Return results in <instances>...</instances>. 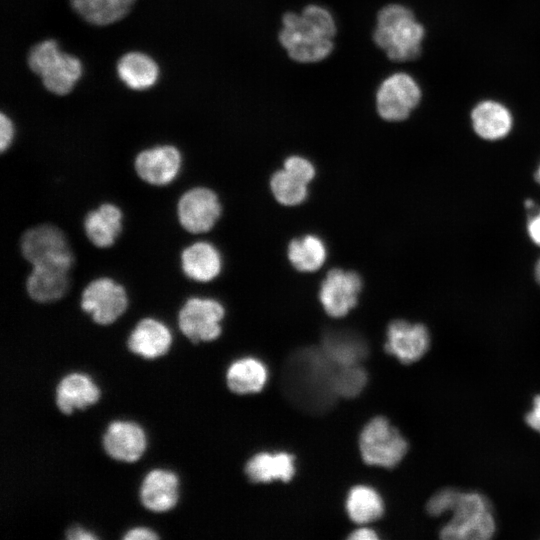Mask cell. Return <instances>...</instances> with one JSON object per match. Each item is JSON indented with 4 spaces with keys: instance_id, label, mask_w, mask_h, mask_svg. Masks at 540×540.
Masks as SVG:
<instances>
[{
    "instance_id": "obj_23",
    "label": "cell",
    "mask_w": 540,
    "mask_h": 540,
    "mask_svg": "<svg viewBox=\"0 0 540 540\" xmlns=\"http://www.w3.org/2000/svg\"><path fill=\"white\" fill-rule=\"evenodd\" d=\"M117 73L123 83L133 90L152 87L159 77L157 63L142 52H128L117 63Z\"/></svg>"
},
{
    "instance_id": "obj_24",
    "label": "cell",
    "mask_w": 540,
    "mask_h": 540,
    "mask_svg": "<svg viewBox=\"0 0 540 540\" xmlns=\"http://www.w3.org/2000/svg\"><path fill=\"white\" fill-rule=\"evenodd\" d=\"M252 482L289 481L295 472L294 457L287 453H259L251 458L245 468Z\"/></svg>"
},
{
    "instance_id": "obj_31",
    "label": "cell",
    "mask_w": 540,
    "mask_h": 540,
    "mask_svg": "<svg viewBox=\"0 0 540 540\" xmlns=\"http://www.w3.org/2000/svg\"><path fill=\"white\" fill-rule=\"evenodd\" d=\"M367 375L359 365L338 366L335 374V391L338 397H355L365 387Z\"/></svg>"
},
{
    "instance_id": "obj_11",
    "label": "cell",
    "mask_w": 540,
    "mask_h": 540,
    "mask_svg": "<svg viewBox=\"0 0 540 540\" xmlns=\"http://www.w3.org/2000/svg\"><path fill=\"white\" fill-rule=\"evenodd\" d=\"M421 100V89L409 74L397 72L386 77L376 92V108L379 116L390 122L409 117Z\"/></svg>"
},
{
    "instance_id": "obj_20",
    "label": "cell",
    "mask_w": 540,
    "mask_h": 540,
    "mask_svg": "<svg viewBox=\"0 0 540 540\" xmlns=\"http://www.w3.org/2000/svg\"><path fill=\"white\" fill-rule=\"evenodd\" d=\"M100 391L91 378L73 372L64 376L56 387V405L66 415L75 409H84L98 401Z\"/></svg>"
},
{
    "instance_id": "obj_15",
    "label": "cell",
    "mask_w": 540,
    "mask_h": 540,
    "mask_svg": "<svg viewBox=\"0 0 540 540\" xmlns=\"http://www.w3.org/2000/svg\"><path fill=\"white\" fill-rule=\"evenodd\" d=\"M430 346L427 328L419 323L403 320L391 322L387 329L385 350L403 364L421 359Z\"/></svg>"
},
{
    "instance_id": "obj_40",
    "label": "cell",
    "mask_w": 540,
    "mask_h": 540,
    "mask_svg": "<svg viewBox=\"0 0 540 540\" xmlns=\"http://www.w3.org/2000/svg\"><path fill=\"white\" fill-rule=\"evenodd\" d=\"M377 538L375 532L367 528L359 529L350 535V539L354 540H375Z\"/></svg>"
},
{
    "instance_id": "obj_6",
    "label": "cell",
    "mask_w": 540,
    "mask_h": 540,
    "mask_svg": "<svg viewBox=\"0 0 540 540\" xmlns=\"http://www.w3.org/2000/svg\"><path fill=\"white\" fill-rule=\"evenodd\" d=\"M129 304L125 285L108 275L88 281L79 296L81 310L101 326L114 323L127 311Z\"/></svg>"
},
{
    "instance_id": "obj_37",
    "label": "cell",
    "mask_w": 540,
    "mask_h": 540,
    "mask_svg": "<svg viewBox=\"0 0 540 540\" xmlns=\"http://www.w3.org/2000/svg\"><path fill=\"white\" fill-rule=\"evenodd\" d=\"M125 540H155L158 539V535L150 529L144 527H137L129 530L123 537Z\"/></svg>"
},
{
    "instance_id": "obj_35",
    "label": "cell",
    "mask_w": 540,
    "mask_h": 540,
    "mask_svg": "<svg viewBox=\"0 0 540 540\" xmlns=\"http://www.w3.org/2000/svg\"><path fill=\"white\" fill-rule=\"evenodd\" d=\"M15 126L5 113L0 114V153L4 154L11 149L15 140Z\"/></svg>"
},
{
    "instance_id": "obj_27",
    "label": "cell",
    "mask_w": 540,
    "mask_h": 540,
    "mask_svg": "<svg viewBox=\"0 0 540 540\" xmlns=\"http://www.w3.org/2000/svg\"><path fill=\"white\" fill-rule=\"evenodd\" d=\"M81 74L80 60L62 52L56 62L41 75V79L46 90L64 96L72 91Z\"/></svg>"
},
{
    "instance_id": "obj_7",
    "label": "cell",
    "mask_w": 540,
    "mask_h": 540,
    "mask_svg": "<svg viewBox=\"0 0 540 540\" xmlns=\"http://www.w3.org/2000/svg\"><path fill=\"white\" fill-rule=\"evenodd\" d=\"M359 447L367 464L393 468L407 453L408 443L386 418L376 417L362 430Z\"/></svg>"
},
{
    "instance_id": "obj_42",
    "label": "cell",
    "mask_w": 540,
    "mask_h": 540,
    "mask_svg": "<svg viewBox=\"0 0 540 540\" xmlns=\"http://www.w3.org/2000/svg\"><path fill=\"white\" fill-rule=\"evenodd\" d=\"M87 241H88V240H87ZM87 241H85V242H87ZM85 242H83V243L79 244L78 246H76V247L74 248V250H75L76 248H78L80 245L84 244ZM72 270H73V269H72ZM72 278H73V276H72ZM73 282H74V284H75L76 286H78V287H80V288H83V287H84V286H81V285H79L78 283H76L75 280H74V278H73Z\"/></svg>"
},
{
    "instance_id": "obj_29",
    "label": "cell",
    "mask_w": 540,
    "mask_h": 540,
    "mask_svg": "<svg viewBox=\"0 0 540 540\" xmlns=\"http://www.w3.org/2000/svg\"><path fill=\"white\" fill-rule=\"evenodd\" d=\"M288 258L299 271L312 272L319 269L326 259V247L314 235L294 239L288 246Z\"/></svg>"
},
{
    "instance_id": "obj_9",
    "label": "cell",
    "mask_w": 540,
    "mask_h": 540,
    "mask_svg": "<svg viewBox=\"0 0 540 540\" xmlns=\"http://www.w3.org/2000/svg\"><path fill=\"white\" fill-rule=\"evenodd\" d=\"M222 214V205L216 192L205 186L186 188L176 202V216L188 235L211 231Z\"/></svg>"
},
{
    "instance_id": "obj_26",
    "label": "cell",
    "mask_w": 540,
    "mask_h": 540,
    "mask_svg": "<svg viewBox=\"0 0 540 540\" xmlns=\"http://www.w3.org/2000/svg\"><path fill=\"white\" fill-rule=\"evenodd\" d=\"M231 391L238 394L260 391L267 380L265 365L255 358H242L233 362L226 374Z\"/></svg>"
},
{
    "instance_id": "obj_28",
    "label": "cell",
    "mask_w": 540,
    "mask_h": 540,
    "mask_svg": "<svg viewBox=\"0 0 540 540\" xmlns=\"http://www.w3.org/2000/svg\"><path fill=\"white\" fill-rule=\"evenodd\" d=\"M351 520L364 524L381 517L384 505L379 494L367 486H355L349 492L346 502Z\"/></svg>"
},
{
    "instance_id": "obj_18",
    "label": "cell",
    "mask_w": 540,
    "mask_h": 540,
    "mask_svg": "<svg viewBox=\"0 0 540 540\" xmlns=\"http://www.w3.org/2000/svg\"><path fill=\"white\" fill-rule=\"evenodd\" d=\"M171 343L170 329L154 317L141 318L127 338L129 350L146 359H154L166 354Z\"/></svg>"
},
{
    "instance_id": "obj_21",
    "label": "cell",
    "mask_w": 540,
    "mask_h": 540,
    "mask_svg": "<svg viewBox=\"0 0 540 540\" xmlns=\"http://www.w3.org/2000/svg\"><path fill=\"white\" fill-rule=\"evenodd\" d=\"M321 349L337 366L359 365L368 355V346L358 334L347 330H328Z\"/></svg>"
},
{
    "instance_id": "obj_5",
    "label": "cell",
    "mask_w": 540,
    "mask_h": 540,
    "mask_svg": "<svg viewBox=\"0 0 540 540\" xmlns=\"http://www.w3.org/2000/svg\"><path fill=\"white\" fill-rule=\"evenodd\" d=\"M18 249L31 266L62 263L74 267L75 254L67 232L53 222L27 227L20 235Z\"/></svg>"
},
{
    "instance_id": "obj_32",
    "label": "cell",
    "mask_w": 540,
    "mask_h": 540,
    "mask_svg": "<svg viewBox=\"0 0 540 540\" xmlns=\"http://www.w3.org/2000/svg\"><path fill=\"white\" fill-rule=\"evenodd\" d=\"M61 54L62 52L59 50L55 40H44L31 47L27 56V63L32 72L41 76L56 62Z\"/></svg>"
},
{
    "instance_id": "obj_4",
    "label": "cell",
    "mask_w": 540,
    "mask_h": 540,
    "mask_svg": "<svg viewBox=\"0 0 540 540\" xmlns=\"http://www.w3.org/2000/svg\"><path fill=\"white\" fill-rule=\"evenodd\" d=\"M452 518L441 529L445 540H486L496 532V522L489 500L475 491H459L450 510Z\"/></svg>"
},
{
    "instance_id": "obj_12",
    "label": "cell",
    "mask_w": 540,
    "mask_h": 540,
    "mask_svg": "<svg viewBox=\"0 0 540 540\" xmlns=\"http://www.w3.org/2000/svg\"><path fill=\"white\" fill-rule=\"evenodd\" d=\"M72 269L62 263L31 266L24 284L27 296L39 305L61 301L73 288Z\"/></svg>"
},
{
    "instance_id": "obj_43",
    "label": "cell",
    "mask_w": 540,
    "mask_h": 540,
    "mask_svg": "<svg viewBox=\"0 0 540 540\" xmlns=\"http://www.w3.org/2000/svg\"><path fill=\"white\" fill-rule=\"evenodd\" d=\"M537 180L540 182V167H539V170L537 172V176H536Z\"/></svg>"
},
{
    "instance_id": "obj_14",
    "label": "cell",
    "mask_w": 540,
    "mask_h": 540,
    "mask_svg": "<svg viewBox=\"0 0 540 540\" xmlns=\"http://www.w3.org/2000/svg\"><path fill=\"white\" fill-rule=\"evenodd\" d=\"M124 212L115 202L104 201L88 210L82 220L83 232L95 247H112L123 232Z\"/></svg>"
},
{
    "instance_id": "obj_10",
    "label": "cell",
    "mask_w": 540,
    "mask_h": 540,
    "mask_svg": "<svg viewBox=\"0 0 540 540\" xmlns=\"http://www.w3.org/2000/svg\"><path fill=\"white\" fill-rule=\"evenodd\" d=\"M184 163L183 152L173 144H156L139 150L133 168L144 183L165 187L177 180Z\"/></svg>"
},
{
    "instance_id": "obj_2",
    "label": "cell",
    "mask_w": 540,
    "mask_h": 540,
    "mask_svg": "<svg viewBox=\"0 0 540 540\" xmlns=\"http://www.w3.org/2000/svg\"><path fill=\"white\" fill-rule=\"evenodd\" d=\"M335 35L336 23L331 12L309 4L300 13L289 11L283 15L278 38L292 60L315 63L332 53Z\"/></svg>"
},
{
    "instance_id": "obj_3",
    "label": "cell",
    "mask_w": 540,
    "mask_h": 540,
    "mask_svg": "<svg viewBox=\"0 0 540 540\" xmlns=\"http://www.w3.org/2000/svg\"><path fill=\"white\" fill-rule=\"evenodd\" d=\"M425 29L414 13L401 4H389L379 10L373 31L375 44L396 62L419 57Z\"/></svg>"
},
{
    "instance_id": "obj_34",
    "label": "cell",
    "mask_w": 540,
    "mask_h": 540,
    "mask_svg": "<svg viewBox=\"0 0 540 540\" xmlns=\"http://www.w3.org/2000/svg\"><path fill=\"white\" fill-rule=\"evenodd\" d=\"M284 169L296 174L307 183H309L315 175V169L312 163L300 156H291L287 158L284 162Z\"/></svg>"
},
{
    "instance_id": "obj_13",
    "label": "cell",
    "mask_w": 540,
    "mask_h": 540,
    "mask_svg": "<svg viewBox=\"0 0 540 540\" xmlns=\"http://www.w3.org/2000/svg\"><path fill=\"white\" fill-rule=\"evenodd\" d=\"M360 290L358 274L332 269L321 284L319 298L327 314L338 318L345 316L356 305Z\"/></svg>"
},
{
    "instance_id": "obj_8",
    "label": "cell",
    "mask_w": 540,
    "mask_h": 540,
    "mask_svg": "<svg viewBox=\"0 0 540 540\" xmlns=\"http://www.w3.org/2000/svg\"><path fill=\"white\" fill-rule=\"evenodd\" d=\"M225 309L216 299L191 295L177 311V324L181 333L192 343L215 340L221 334V321Z\"/></svg>"
},
{
    "instance_id": "obj_19",
    "label": "cell",
    "mask_w": 540,
    "mask_h": 540,
    "mask_svg": "<svg viewBox=\"0 0 540 540\" xmlns=\"http://www.w3.org/2000/svg\"><path fill=\"white\" fill-rule=\"evenodd\" d=\"M142 505L153 512L172 509L178 500V478L171 471L154 469L146 474L140 487Z\"/></svg>"
},
{
    "instance_id": "obj_41",
    "label": "cell",
    "mask_w": 540,
    "mask_h": 540,
    "mask_svg": "<svg viewBox=\"0 0 540 540\" xmlns=\"http://www.w3.org/2000/svg\"><path fill=\"white\" fill-rule=\"evenodd\" d=\"M535 272H536V279L540 283V259L538 260L536 264Z\"/></svg>"
},
{
    "instance_id": "obj_38",
    "label": "cell",
    "mask_w": 540,
    "mask_h": 540,
    "mask_svg": "<svg viewBox=\"0 0 540 540\" xmlns=\"http://www.w3.org/2000/svg\"><path fill=\"white\" fill-rule=\"evenodd\" d=\"M66 538L69 540H94L97 536L81 527H73L67 531Z\"/></svg>"
},
{
    "instance_id": "obj_30",
    "label": "cell",
    "mask_w": 540,
    "mask_h": 540,
    "mask_svg": "<svg viewBox=\"0 0 540 540\" xmlns=\"http://www.w3.org/2000/svg\"><path fill=\"white\" fill-rule=\"evenodd\" d=\"M270 184L273 195L283 205L300 204L307 196L308 183L284 168L273 174Z\"/></svg>"
},
{
    "instance_id": "obj_39",
    "label": "cell",
    "mask_w": 540,
    "mask_h": 540,
    "mask_svg": "<svg viewBox=\"0 0 540 540\" xmlns=\"http://www.w3.org/2000/svg\"><path fill=\"white\" fill-rule=\"evenodd\" d=\"M528 233L532 241L540 246V212L530 218L528 222Z\"/></svg>"
},
{
    "instance_id": "obj_16",
    "label": "cell",
    "mask_w": 540,
    "mask_h": 540,
    "mask_svg": "<svg viewBox=\"0 0 540 540\" xmlns=\"http://www.w3.org/2000/svg\"><path fill=\"white\" fill-rule=\"evenodd\" d=\"M222 265L220 251L209 241H192L180 251L181 271L188 280L196 284H206L216 279Z\"/></svg>"
},
{
    "instance_id": "obj_36",
    "label": "cell",
    "mask_w": 540,
    "mask_h": 540,
    "mask_svg": "<svg viewBox=\"0 0 540 540\" xmlns=\"http://www.w3.org/2000/svg\"><path fill=\"white\" fill-rule=\"evenodd\" d=\"M529 427L540 433V395L533 398L532 408L525 415Z\"/></svg>"
},
{
    "instance_id": "obj_17",
    "label": "cell",
    "mask_w": 540,
    "mask_h": 540,
    "mask_svg": "<svg viewBox=\"0 0 540 540\" xmlns=\"http://www.w3.org/2000/svg\"><path fill=\"white\" fill-rule=\"evenodd\" d=\"M146 437L142 428L131 421L111 422L103 435V448L113 459L134 462L143 454Z\"/></svg>"
},
{
    "instance_id": "obj_22",
    "label": "cell",
    "mask_w": 540,
    "mask_h": 540,
    "mask_svg": "<svg viewBox=\"0 0 540 540\" xmlns=\"http://www.w3.org/2000/svg\"><path fill=\"white\" fill-rule=\"evenodd\" d=\"M475 132L486 140L505 137L512 128L510 111L501 103L485 100L478 103L471 113Z\"/></svg>"
},
{
    "instance_id": "obj_25",
    "label": "cell",
    "mask_w": 540,
    "mask_h": 540,
    "mask_svg": "<svg viewBox=\"0 0 540 540\" xmlns=\"http://www.w3.org/2000/svg\"><path fill=\"white\" fill-rule=\"evenodd\" d=\"M136 0H70L73 10L85 21L105 26L122 19Z\"/></svg>"
},
{
    "instance_id": "obj_33",
    "label": "cell",
    "mask_w": 540,
    "mask_h": 540,
    "mask_svg": "<svg viewBox=\"0 0 540 540\" xmlns=\"http://www.w3.org/2000/svg\"><path fill=\"white\" fill-rule=\"evenodd\" d=\"M459 491L457 488L445 487L434 493L426 504L428 514L437 517L450 511Z\"/></svg>"
},
{
    "instance_id": "obj_1",
    "label": "cell",
    "mask_w": 540,
    "mask_h": 540,
    "mask_svg": "<svg viewBox=\"0 0 540 540\" xmlns=\"http://www.w3.org/2000/svg\"><path fill=\"white\" fill-rule=\"evenodd\" d=\"M338 366L321 347L296 351L284 366L281 384L286 397L299 409L312 414L328 411L338 397L335 374Z\"/></svg>"
}]
</instances>
